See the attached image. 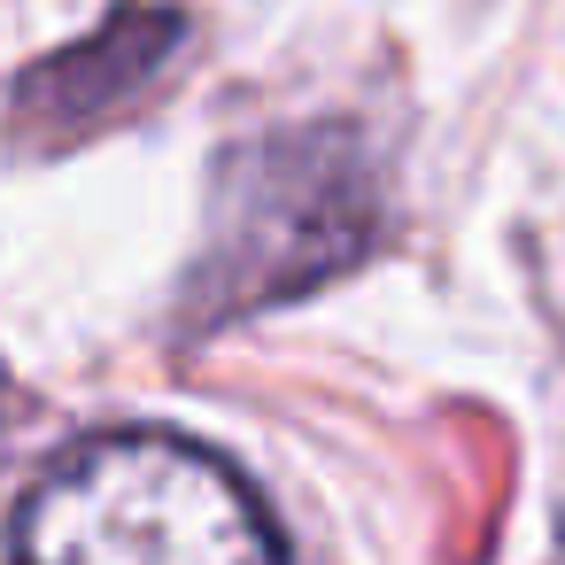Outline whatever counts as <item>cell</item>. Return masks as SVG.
<instances>
[{
	"mask_svg": "<svg viewBox=\"0 0 565 565\" xmlns=\"http://www.w3.org/2000/svg\"><path fill=\"white\" fill-rule=\"evenodd\" d=\"M0 418H9V372H0Z\"/></svg>",
	"mask_w": 565,
	"mask_h": 565,
	"instance_id": "cell-4",
	"label": "cell"
},
{
	"mask_svg": "<svg viewBox=\"0 0 565 565\" xmlns=\"http://www.w3.org/2000/svg\"><path fill=\"white\" fill-rule=\"evenodd\" d=\"M395 233V163L364 117H279L217 148L194 264L179 279V333H217L264 310H287Z\"/></svg>",
	"mask_w": 565,
	"mask_h": 565,
	"instance_id": "cell-1",
	"label": "cell"
},
{
	"mask_svg": "<svg viewBox=\"0 0 565 565\" xmlns=\"http://www.w3.org/2000/svg\"><path fill=\"white\" fill-rule=\"evenodd\" d=\"M186 47H194L186 9H171V0H117L86 40L40 55L9 86V140L24 156H63V148H86V140L132 125L148 102H163Z\"/></svg>",
	"mask_w": 565,
	"mask_h": 565,
	"instance_id": "cell-3",
	"label": "cell"
},
{
	"mask_svg": "<svg viewBox=\"0 0 565 565\" xmlns=\"http://www.w3.org/2000/svg\"><path fill=\"white\" fill-rule=\"evenodd\" d=\"M9 565H287V550L217 449L163 426H117L71 441L32 480Z\"/></svg>",
	"mask_w": 565,
	"mask_h": 565,
	"instance_id": "cell-2",
	"label": "cell"
}]
</instances>
